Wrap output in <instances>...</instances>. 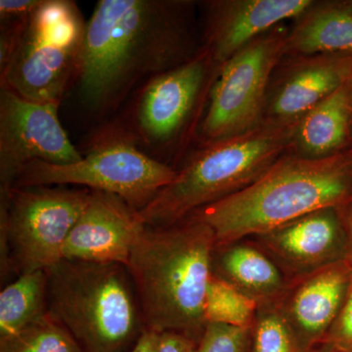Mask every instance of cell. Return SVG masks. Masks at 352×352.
Wrapping results in <instances>:
<instances>
[{"label": "cell", "mask_w": 352, "mask_h": 352, "mask_svg": "<svg viewBox=\"0 0 352 352\" xmlns=\"http://www.w3.org/2000/svg\"><path fill=\"white\" fill-rule=\"evenodd\" d=\"M352 185V153L326 157H280L256 182L191 215L214 231L217 248L263 235L346 200Z\"/></svg>", "instance_id": "obj_3"}, {"label": "cell", "mask_w": 352, "mask_h": 352, "mask_svg": "<svg viewBox=\"0 0 352 352\" xmlns=\"http://www.w3.org/2000/svg\"><path fill=\"white\" fill-rule=\"evenodd\" d=\"M59 107L0 87V189L10 188L32 162L67 164L82 159L60 122Z\"/></svg>", "instance_id": "obj_10"}, {"label": "cell", "mask_w": 352, "mask_h": 352, "mask_svg": "<svg viewBox=\"0 0 352 352\" xmlns=\"http://www.w3.org/2000/svg\"><path fill=\"white\" fill-rule=\"evenodd\" d=\"M296 124L263 122L197 152L138 214L146 226L177 223L256 182L294 145Z\"/></svg>", "instance_id": "obj_4"}, {"label": "cell", "mask_w": 352, "mask_h": 352, "mask_svg": "<svg viewBox=\"0 0 352 352\" xmlns=\"http://www.w3.org/2000/svg\"><path fill=\"white\" fill-rule=\"evenodd\" d=\"M335 208L305 215L258 236L259 239L289 268L302 274L339 263L344 234Z\"/></svg>", "instance_id": "obj_15"}, {"label": "cell", "mask_w": 352, "mask_h": 352, "mask_svg": "<svg viewBox=\"0 0 352 352\" xmlns=\"http://www.w3.org/2000/svg\"><path fill=\"white\" fill-rule=\"evenodd\" d=\"M198 342L186 333L168 331L160 333L157 352H197Z\"/></svg>", "instance_id": "obj_27"}, {"label": "cell", "mask_w": 352, "mask_h": 352, "mask_svg": "<svg viewBox=\"0 0 352 352\" xmlns=\"http://www.w3.org/2000/svg\"><path fill=\"white\" fill-rule=\"evenodd\" d=\"M286 52L352 55V12L342 4L312 6L288 34Z\"/></svg>", "instance_id": "obj_18"}, {"label": "cell", "mask_w": 352, "mask_h": 352, "mask_svg": "<svg viewBox=\"0 0 352 352\" xmlns=\"http://www.w3.org/2000/svg\"><path fill=\"white\" fill-rule=\"evenodd\" d=\"M259 305L258 300L214 273L204 305L206 323L252 327Z\"/></svg>", "instance_id": "obj_21"}, {"label": "cell", "mask_w": 352, "mask_h": 352, "mask_svg": "<svg viewBox=\"0 0 352 352\" xmlns=\"http://www.w3.org/2000/svg\"><path fill=\"white\" fill-rule=\"evenodd\" d=\"M314 3L311 0L212 2L205 47L220 67L248 43L274 29L282 21L303 15Z\"/></svg>", "instance_id": "obj_13"}, {"label": "cell", "mask_w": 352, "mask_h": 352, "mask_svg": "<svg viewBox=\"0 0 352 352\" xmlns=\"http://www.w3.org/2000/svg\"><path fill=\"white\" fill-rule=\"evenodd\" d=\"M352 80L329 95L296 124L294 145L300 156L326 157L346 142L351 118Z\"/></svg>", "instance_id": "obj_17"}, {"label": "cell", "mask_w": 352, "mask_h": 352, "mask_svg": "<svg viewBox=\"0 0 352 352\" xmlns=\"http://www.w3.org/2000/svg\"><path fill=\"white\" fill-rule=\"evenodd\" d=\"M215 248L214 231L194 215L168 226L146 227L126 266L144 329L200 340Z\"/></svg>", "instance_id": "obj_2"}, {"label": "cell", "mask_w": 352, "mask_h": 352, "mask_svg": "<svg viewBox=\"0 0 352 352\" xmlns=\"http://www.w3.org/2000/svg\"><path fill=\"white\" fill-rule=\"evenodd\" d=\"M90 192L48 186L0 189L2 273L47 270L62 261Z\"/></svg>", "instance_id": "obj_7"}, {"label": "cell", "mask_w": 352, "mask_h": 352, "mask_svg": "<svg viewBox=\"0 0 352 352\" xmlns=\"http://www.w3.org/2000/svg\"><path fill=\"white\" fill-rule=\"evenodd\" d=\"M314 352H340V351H338L337 349H333V347L326 346V347H324V349H319V351H316Z\"/></svg>", "instance_id": "obj_29"}, {"label": "cell", "mask_w": 352, "mask_h": 352, "mask_svg": "<svg viewBox=\"0 0 352 352\" xmlns=\"http://www.w3.org/2000/svg\"><path fill=\"white\" fill-rule=\"evenodd\" d=\"M352 80L351 54L315 55L295 65L273 94L267 122L296 124L329 95Z\"/></svg>", "instance_id": "obj_16"}, {"label": "cell", "mask_w": 352, "mask_h": 352, "mask_svg": "<svg viewBox=\"0 0 352 352\" xmlns=\"http://www.w3.org/2000/svg\"><path fill=\"white\" fill-rule=\"evenodd\" d=\"M349 231H351V258H352V206H351V214H349Z\"/></svg>", "instance_id": "obj_30"}, {"label": "cell", "mask_w": 352, "mask_h": 352, "mask_svg": "<svg viewBox=\"0 0 352 352\" xmlns=\"http://www.w3.org/2000/svg\"><path fill=\"white\" fill-rule=\"evenodd\" d=\"M159 335L160 333L144 329L138 342L127 352H157Z\"/></svg>", "instance_id": "obj_28"}, {"label": "cell", "mask_w": 352, "mask_h": 352, "mask_svg": "<svg viewBox=\"0 0 352 352\" xmlns=\"http://www.w3.org/2000/svg\"><path fill=\"white\" fill-rule=\"evenodd\" d=\"M287 38L283 29L274 28L220 66L201 127L208 143L244 133L261 124L268 82L286 53Z\"/></svg>", "instance_id": "obj_9"}, {"label": "cell", "mask_w": 352, "mask_h": 352, "mask_svg": "<svg viewBox=\"0 0 352 352\" xmlns=\"http://www.w3.org/2000/svg\"><path fill=\"white\" fill-rule=\"evenodd\" d=\"M87 22L71 0H43L19 25L1 27L0 87L28 100L61 103L78 80Z\"/></svg>", "instance_id": "obj_6"}, {"label": "cell", "mask_w": 352, "mask_h": 352, "mask_svg": "<svg viewBox=\"0 0 352 352\" xmlns=\"http://www.w3.org/2000/svg\"><path fill=\"white\" fill-rule=\"evenodd\" d=\"M190 7L175 0L97 2L76 80L85 105L95 112L113 109L141 80L195 57Z\"/></svg>", "instance_id": "obj_1"}, {"label": "cell", "mask_w": 352, "mask_h": 352, "mask_svg": "<svg viewBox=\"0 0 352 352\" xmlns=\"http://www.w3.org/2000/svg\"><path fill=\"white\" fill-rule=\"evenodd\" d=\"M146 227L138 210L119 197L91 191L64 245L63 259L126 267Z\"/></svg>", "instance_id": "obj_12"}, {"label": "cell", "mask_w": 352, "mask_h": 352, "mask_svg": "<svg viewBox=\"0 0 352 352\" xmlns=\"http://www.w3.org/2000/svg\"><path fill=\"white\" fill-rule=\"evenodd\" d=\"M351 281L342 264L326 266L303 278L280 307L300 352H309L324 342L346 302Z\"/></svg>", "instance_id": "obj_14"}, {"label": "cell", "mask_w": 352, "mask_h": 352, "mask_svg": "<svg viewBox=\"0 0 352 352\" xmlns=\"http://www.w3.org/2000/svg\"><path fill=\"white\" fill-rule=\"evenodd\" d=\"M215 64L207 48L188 61L145 82L134 101L131 136L150 149L170 145L182 133Z\"/></svg>", "instance_id": "obj_11"}, {"label": "cell", "mask_w": 352, "mask_h": 352, "mask_svg": "<svg viewBox=\"0 0 352 352\" xmlns=\"http://www.w3.org/2000/svg\"><path fill=\"white\" fill-rule=\"evenodd\" d=\"M43 0H0V23L15 25L34 12Z\"/></svg>", "instance_id": "obj_26"}, {"label": "cell", "mask_w": 352, "mask_h": 352, "mask_svg": "<svg viewBox=\"0 0 352 352\" xmlns=\"http://www.w3.org/2000/svg\"><path fill=\"white\" fill-rule=\"evenodd\" d=\"M217 261L219 276L230 282L259 305L271 302L285 291L281 271L256 248L245 244L223 245Z\"/></svg>", "instance_id": "obj_19"}, {"label": "cell", "mask_w": 352, "mask_h": 352, "mask_svg": "<svg viewBox=\"0 0 352 352\" xmlns=\"http://www.w3.org/2000/svg\"><path fill=\"white\" fill-rule=\"evenodd\" d=\"M250 352H300L280 308L259 305L252 328Z\"/></svg>", "instance_id": "obj_23"}, {"label": "cell", "mask_w": 352, "mask_h": 352, "mask_svg": "<svg viewBox=\"0 0 352 352\" xmlns=\"http://www.w3.org/2000/svg\"><path fill=\"white\" fill-rule=\"evenodd\" d=\"M177 170L146 154L131 138H110L80 161L67 164L32 162L11 187L80 185L119 197L142 210L175 179Z\"/></svg>", "instance_id": "obj_8"}, {"label": "cell", "mask_w": 352, "mask_h": 352, "mask_svg": "<svg viewBox=\"0 0 352 352\" xmlns=\"http://www.w3.org/2000/svg\"><path fill=\"white\" fill-rule=\"evenodd\" d=\"M323 344L340 352H352V281L346 302Z\"/></svg>", "instance_id": "obj_25"}, {"label": "cell", "mask_w": 352, "mask_h": 352, "mask_svg": "<svg viewBox=\"0 0 352 352\" xmlns=\"http://www.w3.org/2000/svg\"><path fill=\"white\" fill-rule=\"evenodd\" d=\"M252 328L207 324L197 352H250Z\"/></svg>", "instance_id": "obj_24"}, {"label": "cell", "mask_w": 352, "mask_h": 352, "mask_svg": "<svg viewBox=\"0 0 352 352\" xmlns=\"http://www.w3.org/2000/svg\"><path fill=\"white\" fill-rule=\"evenodd\" d=\"M0 352H82L75 339L52 315L38 320L6 339L0 340Z\"/></svg>", "instance_id": "obj_22"}, {"label": "cell", "mask_w": 352, "mask_h": 352, "mask_svg": "<svg viewBox=\"0 0 352 352\" xmlns=\"http://www.w3.org/2000/svg\"><path fill=\"white\" fill-rule=\"evenodd\" d=\"M47 314L46 270L19 275L0 293V340L20 332Z\"/></svg>", "instance_id": "obj_20"}, {"label": "cell", "mask_w": 352, "mask_h": 352, "mask_svg": "<svg viewBox=\"0 0 352 352\" xmlns=\"http://www.w3.org/2000/svg\"><path fill=\"white\" fill-rule=\"evenodd\" d=\"M342 6H344V8L347 9V10L352 12V1L344 2Z\"/></svg>", "instance_id": "obj_31"}, {"label": "cell", "mask_w": 352, "mask_h": 352, "mask_svg": "<svg viewBox=\"0 0 352 352\" xmlns=\"http://www.w3.org/2000/svg\"><path fill=\"white\" fill-rule=\"evenodd\" d=\"M351 118H352V99H351Z\"/></svg>", "instance_id": "obj_32"}, {"label": "cell", "mask_w": 352, "mask_h": 352, "mask_svg": "<svg viewBox=\"0 0 352 352\" xmlns=\"http://www.w3.org/2000/svg\"><path fill=\"white\" fill-rule=\"evenodd\" d=\"M47 311L82 352H127L144 330L124 266L62 259L46 270Z\"/></svg>", "instance_id": "obj_5"}]
</instances>
